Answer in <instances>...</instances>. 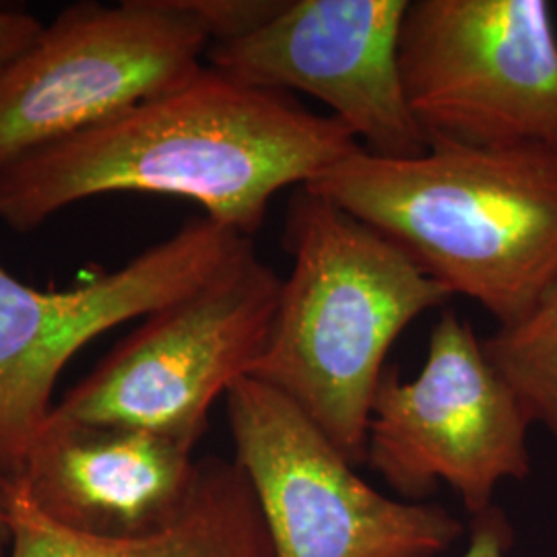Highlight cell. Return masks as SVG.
Masks as SVG:
<instances>
[{"mask_svg": "<svg viewBox=\"0 0 557 557\" xmlns=\"http://www.w3.org/2000/svg\"><path fill=\"white\" fill-rule=\"evenodd\" d=\"M333 116L209 64L153 100L0 170V223L32 232L81 200L161 195L252 238L281 190L359 151Z\"/></svg>", "mask_w": 557, "mask_h": 557, "instance_id": "1", "label": "cell"}, {"mask_svg": "<svg viewBox=\"0 0 557 557\" xmlns=\"http://www.w3.org/2000/svg\"><path fill=\"white\" fill-rule=\"evenodd\" d=\"M304 188L374 227L498 326L557 283V147L430 140L403 160L359 149Z\"/></svg>", "mask_w": 557, "mask_h": 557, "instance_id": "2", "label": "cell"}, {"mask_svg": "<svg viewBox=\"0 0 557 557\" xmlns=\"http://www.w3.org/2000/svg\"><path fill=\"white\" fill-rule=\"evenodd\" d=\"M283 244L292 271L250 376L296 403L354 467L366 465L393 345L453 296L397 244L308 188L289 200Z\"/></svg>", "mask_w": 557, "mask_h": 557, "instance_id": "3", "label": "cell"}, {"mask_svg": "<svg viewBox=\"0 0 557 557\" xmlns=\"http://www.w3.org/2000/svg\"><path fill=\"white\" fill-rule=\"evenodd\" d=\"M281 278L250 250L195 294L147 317L52 416L143 430L195 450L215 400L262 358Z\"/></svg>", "mask_w": 557, "mask_h": 557, "instance_id": "4", "label": "cell"}, {"mask_svg": "<svg viewBox=\"0 0 557 557\" xmlns=\"http://www.w3.org/2000/svg\"><path fill=\"white\" fill-rule=\"evenodd\" d=\"M234 462L273 557H438L465 533L436 504L386 496L296 403L246 376L225 395Z\"/></svg>", "mask_w": 557, "mask_h": 557, "instance_id": "5", "label": "cell"}, {"mask_svg": "<svg viewBox=\"0 0 557 557\" xmlns=\"http://www.w3.org/2000/svg\"><path fill=\"white\" fill-rule=\"evenodd\" d=\"M209 48L182 0L64 9L0 71V170L158 98L195 75Z\"/></svg>", "mask_w": 557, "mask_h": 557, "instance_id": "6", "label": "cell"}, {"mask_svg": "<svg viewBox=\"0 0 557 557\" xmlns=\"http://www.w3.org/2000/svg\"><path fill=\"white\" fill-rule=\"evenodd\" d=\"M398 66L428 143L557 147L552 2L409 0Z\"/></svg>", "mask_w": 557, "mask_h": 557, "instance_id": "7", "label": "cell"}, {"mask_svg": "<svg viewBox=\"0 0 557 557\" xmlns=\"http://www.w3.org/2000/svg\"><path fill=\"white\" fill-rule=\"evenodd\" d=\"M250 250L252 238L202 215L124 267L66 289L27 285L0 264V481L20 475L77 351L195 294Z\"/></svg>", "mask_w": 557, "mask_h": 557, "instance_id": "8", "label": "cell"}, {"mask_svg": "<svg viewBox=\"0 0 557 557\" xmlns=\"http://www.w3.org/2000/svg\"><path fill=\"white\" fill-rule=\"evenodd\" d=\"M531 425L471 322L444 308L418 376L388 366L380 380L366 462L407 502L446 483L473 518L504 481L531 475Z\"/></svg>", "mask_w": 557, "mask_h": 557, "instance_id": "9", "label": "cell"}, {"mask_svg": "<svg viewBox=\"0 0 557 557\" xmlns=\"http://www.w3.org/2000/svg\"><path fill=\"white\" fill-rule=\"evenodd\" d=\"M409 0H285L239 40L213 44L209 66L225 77L324 103L372 156L428 149L405 98L398 40Z\"/></svg>", "mask_w": 557, "mask_h": 557, "instance_id": "10", "label": "cell"}, {"mask_svg": "<svg viewBox=\"0 0 557 557\" xmlns=\"http://www.w3.org/2000/svg\"><path fill=\"white\" fill-rule=\"evenodd\" d=\"M193 448L151 432L50 416L15 481L46 517L83 535L161 527L195 478Z\"/></svg>", "mask_w": 557, "mask_h": 557, "instance_id": "11", "label": "cell"}, {"mask_svg": "<svg viewBox=\"0 0 557 557\" xmlns=\"http://www.w3.org/2000/svg\"><path fill=\"white\" fill-rule=\"evenodd\" d=\"M9 557H273L255 494L234 460H197L178 510L137 537L75 533L46 517L15 481H0Z\"/></svg>", "mask_w": 557, "mask_h": 557, "instance_id": "12", "label": "cell"}, {"mask_svg": "<svg viewBox=\"0 0 557 557\" xmlns=\"http://www.w3.org/2000/svg\"><path fill=\"white\" fill-rule=\"evenodd\" d=\"M533 425L557 442V283L522 319L481 338Z\"/></svg>", "mask_w": 557, "mask_h": 557, "instance_id": "13", "label": "cell"}, {"mask_svg": "<svg viewBox=\"0 0 557 557\" xmlns=\"http://www.w3.org/2000/svg\"><path fill=\"white\" fill-rule=\"evenodd\" d=\"M207 32L211 46L239 40L273 20L285 0H182Z\"/></svg>", "mask_w": 557, "mask_h": 557, "instance_id": "14", "label": "cell"}, {"mask_svg": "<svg viewBox=\"0 0 557 557\" xmlns=\"http://www.w3.org/2000/svg\"><path fill=\"white\" fill-rule=\"evenodd\" d=\"M515 545V531L506 515L494 504L473 517L469 545L462 557H508Z\"/></svg>", "mask_w": 557, "mask_h": 557, "instance_id": "15", "label": "cell"}, {"mask_svg": "<svg viewBox=\"0 0 557 557\" xmlns=\"http://www.w3.org/2000/svg\"><path fill=\"white\" fill-rule=\"evenodd\" d=\"M44 25L46 23L29 11L0 7V71L36 41Z\"/></svg>", "mask_w": 557, "mask_h": 557, "instance_id": "16", "label": "cell"}, {"mask_svg": "<svg viewBox=\"0 0 557 557\" xmlns=\"http://www.w3.org/2000/svg\"><path fill=\"white\" fill-rule=\"evenodd\" d=\"M9 556H11V529H9V518L0 499V557Z\"/></svg>", "mask_w": 557, "mask_h": 557, "instance_id": "17", "label": "cell"}]
</instances>
